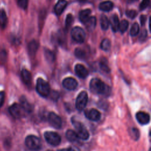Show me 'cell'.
Returning a JSON list of instances; mask_svg holds the SVG:
<instances>
[{
    "instance_id": "6da1fadb",
    "label": "cell",
    "mask_w": 151,
    "mask_h": 151,
    "mask_svg": "<svg viewBox=\"0 0 151 151\" xmlns=\"http://www.w3.org/2000/svg\"><path fill=\"white\" fill-rule=\"evenodd\" d=\"M90 89L94 94H109V87L101 80L97 78H94L90 82Z\"/></svg>"
},
{
    "instance_id": "7a4b0ae2",
    "label": "cell",
    "mask_w": 151,
    "mask_h": 151,
    "mask_svg": "<svg viewBox=\"0 0 151 151\" xmlns=\"http://www.w3.org/2000/svg\"><path fill=\"white\" fill-rule=\"evenodd\" d=\"M72 123L76 129V133L78 139L86 140L89 138V133L83 123L72 119Z\"/></svg>"
},
{
    "instance_id": "3957f363",
    "label": "cell",
    "mask_w": 151,
    "mask_h": 151,
    "mask_svg": "<svg viewBox=\"0 0 151 151\" xmlns=\"http://www.w3.org/2000/svg\"><path fill=\"white\" fill-rule=\"evenodd\" d=\"M36 90L41 96L46 97L50 93V85L44 79L38 78L37 80Z\"/></svg>"
},
{
    "instance_id": "277c9868",
    "label": "cell",
    "mask_w": 151,
    "mask_h": 151,
    "mask_svg": "<svg viewBox=\"0 0 151 151\" xmlns=\"http://www.w3.org/2000/svg\"><path fill=\"white\" fill-rule=\"evenodd\" d=\"M25 143L27 147L32 150H38L42 146L40 139L34 135L28 136L25 138Z\"/></svg>"
},
{
    "instance_id": "5b68a950",
    "label": "cell",
    "mask_w": 151,
    "mask_h": 151,
    "mask_svg": "<svg viewBox=\"0 0 151 151\" xmlns=\"http://www.w3.org/2000/svg\"><path fill=\"white\" fill-rule=\"evenodd\" d=\"M44 136L45 140L52 146H56L61 143V137L56 132L47 131L44 133Z\"/></svg>"
},
{
    "instance_id": "8992f818",
    "label": "cell",
    "mask_w": 151,
    "mask_h": 151,
    "mask_svg": "<svg viewBox=\"0 0 151 151\" xmlns=\"http://www.w3.org/2000/svg\"><path fill=\"white\" fill-rule=\"evenodd\" d=\"M88 101V94L86 91H81L77 97L76 100V107L78 111L83 110Z\"/></svg>"
},
{
    "instance_id": "52a82bcc",
    "label": "cell",
    "mask_w": 151,
    "mask_h": 151,
    "mask_svg": "<svg viewBox=\"0 0 151 151\" xmlns=\"http://www.w3.org/2000/svg\"><path fill=\"white\" fill-rule=\"evenodd\" d=\"M9 111L11 115L15 119H19L23 117L26 111L24 110L21 104L14 103L9 108Z\"/></svg>"
},
{
    "instance_id": "ba28073f",
    "label": "cell",
    "mask_w": 151,
    "mask_h": 151,
    "mask_svg": "<svg viewBox=\"0 0 151 151\" xmlns=\"http://www.w3.org/2000/svg\"><path fill=\"white\" fill-rule=\"evenodd\" d=\"M71 35L72 38L75 41L79 43L83 42L86 37V34L84 30L79 27H76L72 29L71 31Z\"/></svg>"
},
{
    "instance_id": "9c48e42d",
    "label": "cell",
    "mask_w": 151,
    "mask_h": 151,
    "mask_svg": "<svg viewBox=\"0 0 151 151\" xmlns=\"http://www.w3.org/2000/svg\"><path fill=\"white\" fill-rule=\"evenodd\" d=\"M48 121L51 126L55 129H60L62 126L61 117L54 112H50L48 115Z\"/></svg>"
},
{
    "instance_id": "30bf717a",
    "label": "cell",
    "mask_w": 151,
    "mask_h": 151,
    "mask_svg": "<svg viewBox=\"0 0 151 151\" xmlns=\"http://www.w3.org/2000/svg\"><path fill=\"white\" fill-rule=\"evenodd\" d=\"M84 115L88 119L94 122L99 120L101 117V113L99 110L95 109H91L90 110H86Z\"/></svg>"
},
{
    "instance_id": "8fae6325",
    "label": "cell",
    "mask_w": 151,
    "mask_h": 151,
    "mask_svg": "<svg viewBox=\"0 0 151 151\" xmlns=\"http://www.w3.org/2000/svg\"><path fill=\"white\" fill-rule=\"evenodd\" d=\"M77 81L73 77L65 78L63 81V87L68 90H74L77 87Z\"/></svg>"
},
{
    "instance_id": "7c38bea8",
    "label": "cell",
    "mask_w": 151,
    "mask_h": 151,
    "mask_svg": "<svg viewBox=\"0 0 151 151\" xmlns=\"http://www.w3.org/2000/svg\"><path fill=\"white\" fill-rule=\"evenodd\" d=\"M137 122L143 125L147 124L150 122V115L144 111H139L136 114Z\"/></svg>"
},
{
    "instance_id": "4fadbf2b",
    "label": "cell",
    "mask_w": 151,
    "mask_h": 151,
    "mask_svg": "<svg viewBox=\"0 0 151 151\" xmlns=\"http://www.w3.org/2000/svg\"><path fill=\"white\" fill-rule=\"evenodd\" d=\"M74 70L77 76L80 78H84L88 74V71L87 68L83 65H81L80 64H77L75 66Z\"/></svg>"
},
{
    "instance_id": "5bb4252c",
    "label": "cell",
    "mask_w": 151,
    "mask_h": 151,
    "mask_svg": "<svg viewBox=\"0 0 151 151\" xmlns=\"http://www.w3.org/2000/svg\"><path fill=\"white\" fill-rule=\"evenodd\" d=\"M66 0H58L54 7V11L56 15H60L62 14L67 5Z\"/></svg>"
},
{
    "instance_id": "9a60e30c",
    "label": "cell",
    "mask_w": 151,
    "mask_h": 151,
    "mask_svg": "<svg viewBox=\"0 0 151 151\" xmlns=\"http://www.w3.org/2000/svg\"><path fill=\"white\" fill-rule=\"evenodd\" d=\"M38 48V42L32 40L31 41L28 45V53L31 56H34L36 54L37 50Z\"/></svg>"
},
{
    "instance_id": "2e32d148",
    "label": "cell",
    "mask_w": 151,
    "mask_h": 151,
    "mask_svg": "<svg viewBox=\"0 0 151 151\" xmlns=\"http://www.w3.org/2000/svg\"><path fill=\"white\" fill-rule=\"evenodd\" d=\"M109 23L110 24L113 31L116 32L118 30L119 25V19L116 14H114L111 17Z\"/></svg>"
},
{
    "instance_id": "e0dca14e",
    "label": "cell",
    "mask_w": 151,
    "mask_h": 151,
    "mask_svg": "<svg viewBox=\"0 0 151 151\" xmlns=\"http://www.w3.org/2000/svg\"><path fill=\"white\" fill-rule=\"evenodd\" d=\"M21 77L24 83L27 85H29L31 82V74L30 72L26 70L23 69L21 71Z\"/></svg>"
},
{
    "instance_id": "ac0fdd59",
    "label": "cell",
    "mask_w": 151,
    "mask_h": 151,
    "mask_svg": "<svg viewBox=\"0 0 151 151\" xmlns=\"http://www.w3.org/2000/svg\"><path fill=\"white\" fill-rule=\"evenodd\" d=\"M90 14L91 10L90 9H86L81 11L79 14V18L81 22L84 24L90 17Z\"/></svg>"
},
{
    "instance_id": "d6986e66",
    "label": "cell",
    "mask_w": 151,
    "mask_h": 151,
    "mask_svg": "<svg viewBox=\"0 0 151 151\" xmlns=\"http://www.w3.org/2000/svg\"><path fill=\"white\" fill-rule=\"evenodd\" d=\"M99 9L103 11L107 12L110 11V10L112 9L113 7V4L112 2L109 1H106L101 2L99 4Z\"/></svg>"
},
{
    "instance_id": "ffe728a7",
    "label": "cell",
    "mask_w": 151,
    "mask_h": 151,
    "mask_svg": "<svg viewBox=\"0 0 151 151\" xmlns=\"http://www.w3.org/2000/svg\"><path fill=\"white\" fill-rule=\"evenodd\" d=\"M8 23V18L5 11L4 9H0V26L4 29Z\"/></svg>"
},
{
    "instance_id": "44dd1931",
    "label": "cell",
    "mask_w": 151,
    "mask_h": 151,
    "mask_svg": "<svg viewBox=\"0 0 151 151\" xmlns=\"http://www.w3.org/2000/svg\"><path fill=\"white\" fill-rule=\"evenodd\" d=\"M84 24L88 31H92L95 28L96 25V18L95 17H90Z\"/></svg>"
},
{
    "instance_id": "7402d4cb",
    "label": "cell",
    "mask_w": 151,
    "mask_h": 151,
    "mask_svg": "<svg viewBox=\"0 0 151 151\" xmlns=\"http://www.w3.org/2000/svg\"><path fill=\"white\" fill-rule=\"evenodd\" d=\"M65 136H66L67 139L71 142H76L78 139V137L76 132L71 129H68L66 131Z\"/></svg>"
},
{
    "instance_id": "603a6c76",
    "label": "cell",
    "mask_w": 151,
    "mask_h": 151,
    "mask_svg": "<svg viewBox=\"0 0 151 151\" xmlns=\"http://www.w3.org/2000/svg\"><path fill=\"white\" fill-rule=\"evenodd\" d=\"M21 101V105L24 109V110L26 111V113H29L32 111V106L28 102V101L26 100V99L24 97H22L20 100Z\"/></svg>"
},
{
    "instance_id": "cb8c5ba5",
    "label": "cell",
    "mask_w": 151,
    "mask_h": 151,
    "mask_svg": "<svg viewBox=\"0 0 151 151\" xmlns=\"http://www.w3.org/2000/svg\"><path fill=\"white\" fill-rule=\"evenodd\" d=\"M100 25L103 30H107L109 28V21L106 15H101L100 18Z\"/></svg>"
},
{
    "instance_id": "d4e9b609",
    "label": "cell",
    "mask_w": 151,
    "mask_h": 151,
    "mask_svg": "<svg viewBox=\"0 0 151 151\" xmlns=\"http://www.w3.org/2000/svg\"><path fill=\"white\" fill-rule=\"evenodd\" d=\"M100 47L104 51H109L110 49V47H111V42H110V41L107 38L104 39L102 41L101 43Z\"/></svg>"
},
{
    "instance_id": "484cf974",
    "label": "cell",
    "mask_w": 151,
    "mask_h": 151,
    "mask_svg": "<svg viewBox=\"0 0 151 151\" xmlns=\"http://www.w3.org/2000/svg\"><path fill=\"white\" fill-rule=\"evenodd\" d=\"M129 133L132 138L134 140H137L140 137L139 130L135 127L131 128L129 131Z\"/></svg>"
},
{
    "instance_id": "4316f807",
    "label": "cell",
    "mask_w": 151,
    "mask_h": 151,
    "mask_svg": "<svg viewBox=\"0 0 151 151\" xmlns=\"http://www.w3.org/2000/svg\"><path fill=\"white\" fill-rule=\"evenodd\" d=\"M128 27H129V22H128V21L127 20H126V19H123L120 22H119L118 29L122 33H124L127 30Z\"/></svg>"
},
{
    "instance_id": "83f0119b",
    "label": "cell",
    "mask_w": 151,
    "mask_h": 151,
    "mask_svg": "<svg viewBox=\"0 0 151 151\" xmlns=\"http://www.w3.org/2000/svg\"><path fill=\"white\" fill-rule=\"evenodd\" d=\"M74 54L77 58L80 59H84L86 57V52L81 48H76L74 51Z\"/></svg>"
},
{
    "instance_id": "f1b7e54d",
    "label": "cell",
    "mask_w": 151,
    "mask_h": 151,
    "mask_svg": "<svg viewBox=\"0 0 151 151\" xmlns=\"http://www.w3.org/2000/svg\"><path fill=\"white\" fill-rule=\"evenodd\" d=\"M100 67L104 72H106V73H109L110 72V68H109V67L108 65L107 61L105 59L102 60L100 62Z\"/></svg>"
},
{
    "instance_id": "f546056e",
    "label": "cell",
    "mask_w": 151,
    "mask_h": 151,
    "mask_svg": "<svg viewBox=\"0 0 151 151\" xmlns=\"http://www.w3.org/2000/svg\"><path fill=\"white\" fill-rule=\"evenodd\" d=\"M45 57L46 58V59L50 61V62H52L54 60L55 57H54V54H53V52L50 51V50H45Z\"/></svg>"
},
{
    "instance_id": "4dcf8cb0",
    "label": "cell",
    "mask_w": 151,
    "mask_h": 151,
    "mask_svg": "<svg viewBox=\"0 0 151 151\" xmlns=\"http://www.w3.org/2000/svg\"><path fill=\"white\" fill-rule=\"evenodd\" d=\"M139 32V26L137 23H134L130 29V35L132 36H136Z\"/></svg>"
},
{
    "instance_id": "1f68e13d",
    "label": "cell",
    "mask_w": 151,
    "mask_h": 151,
    "mask_svg": "<svg viewBox=\"0 0 151 151\" xmlns=\"http://www.w3.org/2000/svg\"><path fill=\"white\" fill-rule=\"evenodd\" d=\"M73 21V15L71 14H68L66 17L65 22V28L67 30L68 29L70 25L72 24Z\"/></svg>"
},
{
    "instance_id": "d6a6232c",
    "label": "cell",
    "mask_w": 151,
    "mask_h": 151,
    "mask_svg": "<svg viewBox=\"0 0 151 151\" xmlns=\"http://www.w3.org/2000/svg\"><path fill=\"white\" fill-rule=\"evenodd\" d=\"M18 5L21 8L25 9L28 6V0H18Z\"/></svg>"
},
{
    "instance_id": "836d02e7",
    "label": "cell",
    "mask_w": 151,
    "mask_h": 151,
    "mask_svg": "<svg viewBox=\"0 0 151 151\" xmlns=\"http://www.w3.org/2000/svg\"><path fill=\"white\" fill-rule=\"evenodd\" d=\"M127 16L128 17H129L130 18H134L137 15V13L135 10L133 9H131V10H127L126 12Z\"/></svg>"
},
{
    "instance_id": "e575fe53",
    "label": "cell",
    "mask_w": 151,
    "mask_h": 151,
    "mask_svg": "<svg viewBox=\"0 0 151 151\" xmlns=\"http://www.w3.org/2000/svg\"><path fill=\"white\" fill-rule=\"evenodd\" d=\"M150 4V0H142L140 4V9L143 10L146 9Z\"/></svg>"
},
{
    "instance_id": "d590c367",
    "label": "cell",
    "mask_w": 151,
    "mask_h": 151,
    "mask_svg": "<svg viewBox=\"0 0 151 151\" xmlns=\"http://www.w3.org/2000/svg\"><path fill=\"white\" fill-rule=\"evenodd\" d=\"M147 37V31L146 29L143 30V31L142 32L140 37H139V40L141 41H145V40L146 38Z\"/></svg>"
},
{
    "instance_id": "8d00e7d4",
    "label": "cell",
    "mask_w": 151,
    "mask_h": 151,
    "mask_svg": "<svg viewBox=\"0 0 151 151\" xmlns=\"http://www.w3.org/2000/svg\"><path fill=\"white\" fill-rule=\"evenodd\" d=\"M6 57V54L5 51L2 50L1 52H0V60L1 61V62L4 63L5 61Z\"/></svg>"
},
{
    "instance_id": "74e56055",
    "label": "cell",
    "mask_w": 151,
    "mask_h": 151,
    "mask_svg": "<svg viewBox=\"0 0 151 151\" xmlns=\"http://www.w3.org/2000/svg\"><path fill=\"white\" fill-rule=\"evenodd\" d=\"M5 100V93L4 91L0 92V107L3 105Z\"/></svg>"
},
{
    "instance_id": "f35d334b",
    "label": "cell",
    "mask_w": 151,
    "mask_h": 151,
    "mask_svg": "<svg viewBox=\"0 0 151 151\" xmlns=\"http://www.w3.org/2000/svg\"><path fill=\"white\" fill-rule=\"evenodd\" d=\"M147 19V17L145 15H142L140 17V24L142 25H144L145 24V22Z\"/></svg>"
},
{
    "instance_id": "ab89813d",
    "label": "cell",
    "mask_w": 151,
    "mask_h": 151,
    "mask_svg": "<svg viewBox=\"0 0 151 151\" xmlns=\"http://www.w3.org/2000/svg\"><path fill=\"white\" fill-rule=\"evenodd\" d=\"M69 151H80V150L76 146H71L69 147Z\"/></svg>"
},
{
    "instance_id": "60d3db41",
    "label": "cell",
    "mask_w": 151,
    "mask_h": 151,
    "mask_svg": "<svg viewBox=\"0 0 151 151\" xmlns=\"http://www.w3.org/2000/svg\"><path fill=\"white\" fill-rule=\"evenodd\" d=\"M57 151H69V147L68 148H65V149H59Z\"/></svg>"
},
{
    "instance_id": "b9f144b4",
    "label": "cell",
    "mask_w": 151,
    "mask_h": 151,
    "mask_svg": "<svg viewBox=\"0 0 151 151\" xmlns=\"http://www.w3.org/2000/svg\"><path fill=\"white\" fill-rule=\"evenodd\" d=\"M80 2H85L86 0H78Z\"/></svg>"
},
{
    "instance_id": "7bdbcfd3",
    "label": "cell",
    "mask_w": 151,
    "mask_h": 151,
    "mask_svg": "<svg viewBox=\"0 0 151 151\" xmlns=\"http://www.w3.org/2000/svg\"><path fill=\"white\" fill-rule=\"evenodd\" d=\"M47 151H52V150H47Z\"/></svg>"
}]
</instances>
